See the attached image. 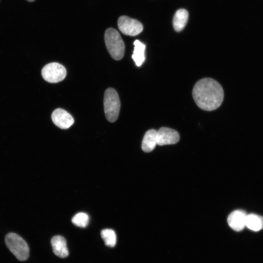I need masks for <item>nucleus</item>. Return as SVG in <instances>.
Returning a JSON list of instances; mask_svg holds the SVG:
<instances>
[{
  "mask_svg": "<svg viewBox=\"0 0 263 263\" xmlns=\"http://www.w3.org/2000/svg\"><path fill=\"white\" fill-rule=\"evenodd\" d=\"M179 139L178 132L173 129L162 127L157 131V143L159 146L174 144Z\"/></svg>",
  "mask_w": 263,
  "mask_h": 263,
  "instance_id": "obj_7",
  "label": "nucleus"
},
{
  "mask_svg": "<svg viewBox=\"0 0 263 263\" xmlns=\"http://www.w3.org/2000/svg\"><path fill=\"white\" fill-rule=\"evenodd\" d=\"M247 214L243 210H236L231 212L227 218L229 226L236 231L242 230L245 226Z\"/></svg>",
  "mask_w": 263,
  "mask_h": 263,
  "instance_id": "obj_9",
  "label": "nucleus"
},
{
  "mask_svg": "<svg viewBox=\"0 0 263 263\" xmlns=\"http://www.w3.org/2000/svg\"><path fill=\"white\" fill-rule=\"evenodd\" d=\"M188 19V13L184 9H180L175 13L173 19V26L177 32L181 31L186 25Z\"/></svg>",
  "mask_w": 263,
  "mask_h": 263,
  "instance_id": "obj_12",
  "label": "nucleus"
},
{
  "mask_svg": "<svg viewBox=\"0 0 263 263\" xmlns=\"http://www.w3.org/2000/svg\"><path fill=\"white\" fill-rule=\"evenodd\" d=\"M192 96L200 109L211 111L220 106L224 94L221 85L217 81L211 78H204L194 86Z\"/></svg>",
  "mask_w": 263,
  "mask_h": 263,
  "instance_id": "obj_1",
  "label": "nucleus"
},
{
  "mask_svg": "<svg viewBox=\"0 0 263 263\" xmlns=\"http://www.w3.org/2000/svg\"><path fill=\"white\" fill-rule=\"evenodd\" d=\"M66 70L61 64L52 62L46 65L41 70L43 78L49 83H55L63 80L66 76Z\"/></svg>",
  "mask_w": 263,
  "mask_h": 263,
  "instance_id": "obj_5",
  "label": "nucleus"
},
{
  "mask_svg": "<svg viewBox=\"0 0 263 263\" xmlns=\"http://www.w3.org/2000/svg\"><path fill=\"white\" fill-rule=\"evenodd\" d=\"M5 243L10 251L20 261L26 260L29 256V248L23 239L15 233L7 234Z\"/></svg>",
  "mask_w": 263,
  "mask_h": 263,
  "instance_id": "obj_3",
  "label": "nucleus"
},
{
  "mask_svg": "<svg viewBox=\"0 0 263 263\" xmlns=\"http://www.w3.org/2000/svg\"><path fill=\"white\" fill-rule=\"evenodd\" d=\"M27 0L29 2H33V1H35V0Z\"/></svg>",
  "mask_w": 263,
  "mask_h": 263,
  "instance_id": "obj_17",
  "label": "nucleus"
},
{
  "mask_svg": "<svg viewBox=\"0 0 263 263\" xmlns=\"http://www.w3.org/2000/svg\"><path fill=\"white\" fill-rule=\"evenodd\" d=\"M101 236L106 245L114 247L116 244V235L115 231L111 229H104L101 231Z\"/></svg>",
  "mask_w": 263,
  "mask_h": 263,
  "instance_id": "obj_15",
  "label": "nucleus"
},
{
  "mask_svg": "<svg viewBox=\"0 0 263 263\" xmlns=\"http://www.w3.org/2000/svg\"><path fill=\"white\" fill-rule=\"evenodd\" d=\"M245 226L254 231L263 229V217L255 214H247Z\"/></svg>",
  "mask_w": 263,
  "mask_h": 263,
  "instance_id": "obj_14",
  "label": "nucleus"
},
{
  "mask_svg": "<svg viewBox=\"0 0 263 263\" xmlns=\"http://www.w3.org/2000/svg\"><path fill=\"white\" fill-rule=\"evenodd\" d=\"M157 144V131L154 129L148 131L142 140V150L146 152L151 151Z\"/></svg>",
  "mask_w": 263,
  "mask_h": 263,
  "instance_id": "obj_11",
  "label": "nucleus"
},
{
  "mask_svg": "<svg viewBox=\"0 0 263 263\" xmlns=\"http://www.w3.org/2000/svg\"><path fill=\"white\" fill-rule=\"evenodd\" d=\"M104 39L107 49L112 58L119 60L122 58L125 52V44L118 32L109 28L105 33Z\"/></svg>",
  "mask_w": 263,
  "mask_h": 263,
  "instance_id": "obj_2",
  "label": "nucleus"
},
{
  "mask_svg": "<svg viewBox=\"0 0 263 263\" xmlns=\"http://www.w3.org/2000/svg\"><path fill=\"white\" fill-rule=\"evenodd\" d=\"M120 102L116 91L111 88L105 92L104 109L107 119L110 122L115 121L119 113Z\"/></svg>",
  "mask_w": 263,
  "mask_h": 263,
  "instance_id": "obj_4",
  "label": "nucleus"
},
{
  "mask_svg": "<svg viewBox=\"0 0 263 263\" xmlns=\"http://www.w3.org/2000/svg\"><path fill=\"white\" fill-rule=\"evenodd\" d=\"M51 118L55 125L62 129L69 128L74 123L72 116L61 108L55 110L52 113Z\"/></svg>",
  "mask_w": 263,
  "mask_h": 263,
  "instance_id": "obj_8",
  "label": "nucleus"
},
{
  "mask_svg": "<svg viewBox=\"0 0 263 263\" xmlns=\"http://www.w3.org/2000/svg\"><path fill=\"white\" fill-rule=\"evenodd\" d=\"M51 244L54 253L60 258L67 257L69 251L65 239L62 236L56 235L51 239Z\"/></svg>",
  "mask_w": 263,
  "mask_h": 263,
  "instance_id": "obj_10",
  "label": "nucleus"
},
{
  "mask_svg": "<svg viewBox=\"0 0 263 263\" xmlns=\"http://www.w3.org/2000/svg\"><path fill=\"white\" fill-rule=\"evenodd\" d=\"M134 47L132 58L137 66H140L145 61V50L146 46L138 40L133 43Z\"/></svg>",
  "mask_w": 263,
  "mask_h": 263,
  "instance_id": "obj_13",
  "label": "nucleus"
},
{
  "mask_svg": "<svg viewBox=\"0 0 263 263\" xmlns=\"http://www.w3.org/2000/svg\"><path fill=\"white\" fill-rule=\"evenodd\" d=\"M89 217L84 212H79L76 214L72 219V222L77 226L85 227L88 224Z\"/></svg>",
  "mask_w": 263,
  "mask_h": 263,
  "instance_id": "obj_16",
  "label": "nucleus"
},
{
  "mask_svg": "<svg viewBox=\"0 0 263 263\" xmlns=\"http://www.w3.org/2000/svg\"><path fill=\"white\" fill-rule=\"evenodd\" d=\"M117 25L119 30L123 34L127 36L138 35L143 29V26L140 22L126 16H122L119 18Z\"/></svg>",
  "mask_w": 263,
  "mask_h": 263,
  "instance_id": "obj_6",
  "label": "nucleus"
}]
</instances>
